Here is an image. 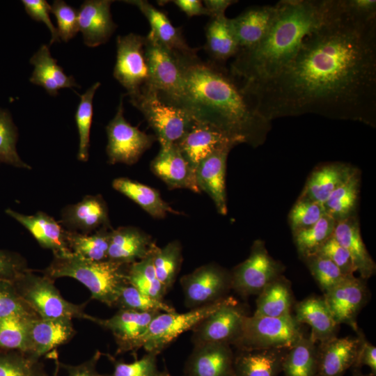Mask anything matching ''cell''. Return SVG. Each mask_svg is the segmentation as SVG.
<instances>
[{"instance_id": "6da1fadb", "label": "cell", "mask_w": 376, "mask_h": 376, "mask_svg": "<svg viewBox=\"0 0 376 376\" xmlns=\"http://www.w3.org/2000/svg\"><path fill=\"white\" fill-rule=\"evenodd\" d=\"M267 120L316 113L373 124L376 116V17L331 0L324 22L274 76L240 83Z\"/></svg>"}, {"instance_id": "7a4b0ae2", "label": "cell", "mask_w": 376, "mask_h": 376, "mask_svg": "<svg viewBox=\"0 0 376 376\" xmlns=\"http://www.w3.org/2000/svg\"><path fill=\"white\" fill-rule=\"evenodd\" d=\"M177 57L183 81L179 107L240 143H256L269 121L252 107L237 79L220 64Z\"/></svg>"}, {"instance_id": "3957f363", "label": "cell", "mask_w": 376, "mask_h": 376, "mask_svg": "<svg viewBox=\"0 0 376 376\" xmlns=\"http://www.w3.org/2000/svg\"><path fill=\"white\" fill-rule=\"evenodd\" d=\"M331 0H282L275 4L272 24L263 40L240 49L229 72L241 83L267 79L296 54L304 38L325 19Z\"/></svg>"}, {"instance_id": "277c9868", "label": "cell", "mask_w": 376, "mask_h": 376, "mask_svg": "<svg viewBox=\"0 0 376 376\" xmlns=\"http://www.w3.org/2000/svg\"><path fill=\"white\" fill-rule=\"evenodd\" d=\"M129 265L109 260L90 261L70 254L54 257L45 273L52 279H75L88 289L93 299L112 306H116L123 286L129 283Z\"/></svg>"}, {"instance_id": "5b68a950", "label": "cell", "mask_w": 376, "mask_h": 376, "mask_svg": "<svg viewBox=\"0 0 376 376\" xmlns=\"http://www.w3.org/2000/svg\"><path fill=\"white\" fill-rule=\"evenodd\" d=\"M13 283L22 299L40 318H83L91 320L83 305L65 300L54 286L52 279L35 274L26 269Z\"/></svg>"}, {"instance_id": "8992f818", "label": "cell", "mask_w": 376, "mask_h": 376, "mask_svg": "<svg viewBox=\"0 0 376 376\" xmlns=\"http://www.w3.org/2000/svg\"><path fill=\"white\" fill-rule=\"evenodd\" d=\"M130 102L143 113L160 146L176 144L195 120L186 109L164 102L147 86Z\"/></svg>"}, {"instance_id": "52a82bcc", "label": "cell", "mask_w": 376, "mask_h": 376, "mask_svg": "<svg viewBox=\"0 0 376 376\" xmlns=\"http://www.w3.org/2000/svg\"><path fill=\"white\" fill-rule=\"evenodd\" d=\"M226 297L186 313H159L151 320L146 331L128 346L127 352H135L143 347L147 352H153L159 354L180 335L193 329L217 310Z\"/></svg>"}, {"instance_id": "ba28073f", "label": "cell", "mask_w": 376, "mask_h": 376, "mask_svg": "<svg viewBox=\"0 0 376 376\" xmlns=\"http://www.w3.org/2000/svg\"><path fill=\"white\" fill-rule=\"evenodd\" d=\"M301 324L292 315L283 317L246 316L238 339V350L290 348L304 336Z\"/></svg>"}, {"instance_id": "9c48e42d", "label": "cell", "mask_w": 376, "mask_h": 376, "mask_svg": "<svg viewBox=\"0 0 376 376\" xmlns=\"http://www.w3.org/2000/svg\"><path fill=\"white\" fill-rule=\"evenodd\" d=\"M145 53L149 70L147 86L156 91L164 102L179 107L183 81L177 56L150 33L145 37Z\"/></svg>"}, {"instance_id": "30bf717a", "label": "cell", "mask_w": 376, "mask_h": 376, "mask_svg": "<svg viewBox=\"0 0 376 376\" xmlns=\"http://www.w3.org/2000/svg\"><path fill=\"white\" fill-rule=\"evenodd\" d=\"M123 95H121L115 116L106 127L107 154L111 164L132 165L151 147L156 137L132 126L125 118Z\"/></svg>"}, {"instance_id": "8fae6325", "label": "cell", "mask_w": 376, "mask_h": 376, "mask_svg": "<svg viewBox=\"0 0 376 376\" xmlns=\"http://www.w3.org/2000/svg\"><path fill=\"white\" fill-rule=\"evenodd\" d=\"M113 77L126 89L130 98L139 94L148 85L145 37L133 33L117 37Z\"/></svg>"}, {"instance_id": "7c38bea8", "label": "cell", "mask_w": 376, "mask_h": 376, "mask_svg": "<svg viewBox=\"0 0 376 376\" xmlns=\"http://www.w3.org/2000/svg\"><path fill=\"white\" fill-rule=\"evenodd\" d=\"M282 271L283 267L269 255L264 243L257 240L249 256L230 274L231 288L243 297L258 295Z\"/></svg>"}, {"instance_id": "4fadbf2b", "label": "cell", "mask_w": 376, "mask_h": 376, "mask_svg": "<svg viewBox=\"0 0 376 376\" xmlns=\"http://www.w3.org/2000/svg\"><path fill=\"white\" fill-rule=\"evenodd\" d=\"M246 316L247 312L245 306L233 297H227L217 310L192 329L194 345L210 343L233 345L240 335Z\"/></svg>"}, {"instance_id": "5bb4252c", "label": "cell", "mask_w": 376, "mask_h": 376, "mask_svg": "<svg viewBox=\"0 0 376 376\" xmlns=\"http://www.w3.org/2000/svg\"><path fill=\"white\" fill-rule=\"evenodd\" d=\"M185 304L195 308L226 297L231 289L230 274L214 264L196 268L180 279Z\"/></svg>"}, {"instance_id": "9a60e30c", "label": "cell", "mask_w": 376, "mask_h": 376, "mask_svg": "<svg viewBox=\"0 0 376 376\" xmlns=\"http://www.w3.org/2000/svg\"><path fill=\"white\" fill-rule=\"evenodd\" d=\"M240 142L210 125L194 120L189 130L175 144L185 158L196 169L212 154L231 149Z\"/></svg>"}, {"instance_id": "2e32d148", "label": "cell", "mask_w": 376, "mask_h": 376, "mask_svg": "<svg viewBox=\"0 0 376 376\" xmlns=\"http://www.w3.org/2000/svg\"><path fill=\"white\" fill-rule=\"evenodd\" d=\"M323 297L336 323L346 324L358 332L357 318L368 300L363 279L349 276L324 292Z\"/></svg>"}, {"instance_id": "e0dca14e", "label": "cell", "mask_w": 376, "mask_h": 376, "mask_svg": "<svg viewBox=\"0 0 376 376\" xmlns=\"http://www.w3.org/2000/svg\"><path fill=\"white\" fill-rule=\"evenodd\" d=\"M358 333V336H336L318 344L315 376H343L354 366L365 338Z\"/></svg>"}, {"instance_id": "ac0fdd59", "label": "cell", "mask_w": 376, "mask_h": 376, "mask_svg": "<svg viewBox=\"0 0 376 376\" xmlns=\"http://www.w3.org/2000/svg\"><path fill=\"white\" fill-rule=\"evenodd\" d=\"M150 169L169 189H187L201 193L196 182V169L175 144L160 146L157 155L150 163Z\"/></svg>"}, {"instance_id": "d6986e66", "label": "cell", "mask_w": 376, "mask_h": 376, "mask_svg": "<svg viewBox=\"0 0 376 376\" xmlns=\"http://www.w3.org/2000/svg\"><path fill=\"white\" fill-rule=\"evenodd\" d=\"M61 225L70 232L91 234L102 228H111L108 208L100 195H88L61 211Z\"/></svg>"}, {"instance_id": "ffe728a7", "label": "cell", "mask_w": 376, "mask_h": 376, "mask_svg": "<svg viewBox=\"0 0 376 376\" xmlns=\"http://www.w3.org/2000/svg\"><path fill=\"white\" fill-rule=\"evenodd\" d=\"M230 345L210 343L194 345L185 363V376H234Z\"/></svg>"}, {"instance_id": "44dd1931", "label": "cell", "mask_w": 376, "mask_h": 376, "mask_svg": "<svg viewBox=\"0 0 376 376\" xmlns=\"http://www.w3.org/2000/svg\"><path fill=\"white\" fill-rule=\"evenodd\" d=\"M110 0H86L78 10L79 31L83 35L84 44L95 47L107 42L117 24L111 14Z\"/></svg>"}, {"instance_id": "7402d4cb", "label": "cell", "mask_w": 376, "mask_h": 376, "mask_svg": "<svg viewBox=\"0 0 376 376\" xmlns=\"http://www.w3.org/2000/svg\"><path fill=\"white\" fill-rule=\"evenodd\" d=\"M6 213L22 225L43 248L51 250L54 257L71 254L65 239V230L60 223L43 212L26 215L10 208Z\"/></svg>"}, {"instance_id": "603a6c76", "label": "cell", "mask_w": 376, "mask_h": 376, "mask_svg": "<svg viewBox=\"0 0 376 376\" xmlns=\"http://www.w3.org/2000/svg\"><path fill=\"white\" fill-rule=\"evenodd\" d=\"M137 7L148 19L151 33L164 47L173 54L182 57L194 58L198 49L192 48L185 40L182 31L175 27L162 11L158 10L147 1H125Z\"/></svg>"}, {"instance_id": "cb8c5ba5", "label": "cell", "mask_w": 376, "mask_h": 376, "mask_svg": "<svg viewBox=\"0 0 376 376\" xmlns=\"http://www.w3.org/2000/svg\"><path fill=\"white\" fill-rule=\"evenodd\" d=\"M70 319L33 318L30 321L26 355L38 359L67 342L74 334Z\"/></svg>"}, {"instance_id": "d4e9b609", "label": "cell", "mask_w": 376, "mask_h": 376, "mask_svg": "<svg viewBox=\"0 0 376 376\" xmlns=\"http://www.w3.org/2000/svg\"><path fill=\"white\" fill-rule=\"evenodd\" d=\"M156 244L139 228L123 226L110 233L107 260L130 265L149 255Z\"/></svg>"}, {"instance_id": "484cf974", "label": "cell", "mask_w": 376, "mask_h": 376, "mask_svg": "<svg viewBox=\"0 0 376 376\" xmlns=\"http://www.w3.org/2000/svg\"><path fill=\"white\" fill-rule=\"evenodd\" d=\"M159 313L120 309L109 319L92 317L91 321L111 331L118 346V353H122L127 352L128 346L146 331Z\"/></svg>"}, {"instance_id": "4316f807", "label": "cell", "mask_w": 376, "mask_h": 376, "mask_svg": "<svg viewBox=\"0 0 376 376\" xmlns=\"http://www.w3.org/2000/svg\"><path fill=\"white\" fill-rule=\"evenodd\" d=\"M230 149L216 152L203 159L196 167V177L199 189L205 191L214 201L217 211L227 213L225 173Z\"/></svg>"}, {"instance_id": "83f0119b", "label": "cell", "mask_w": 376, "mask_h": 376, "mask_svg": "<svg viewBox=\"0 0 376 376\" xmlns=\"http://www.w3.org/2000/svg\"><path fill=\"white\" fill-rule=\"evenodd\" d=\"M275 10V5L255 6L230 19L240 49L252 48L263 40L272 24Z\"/></svg>"}, {"instance_id": "f1b7e54d", "label": "cell", "mask_w": 376, "mask_h": 376, "mask_svg": "<svg viewBox=\"0 0 376 376\" xmlns=\"http://www.w3.org/2000/svg\"><path fill=\"white\" fill-rule=\"evenodd\" d=\"M295 318L311 329L310 337L318 344L336 337L339 324L335 321L323 297H310L298 302Z\"/></svg>"}, {"instance_id": "f546056e", "label": "cell", "mask_w": 376, "mask_h": 376, "mask_svg": "<svg viewBox=\"0 0 376 376\" xmlns=\"http://www.w3.org/2000/svg\"><path fill=\"white\" fill-rule=\"evenodd\" d=\"M333 236L349 253L356 272L362 279L375 272V264L362 240L359 223L354 216L336 221Z\"/></svg>"}, {"instance_id": "4dcf8cb0", "label": "cell", "mask_w": 376, "mask_h": 376, "mask_svg": "<svg viewBox=\"0 0 376 376\" xmlns=\"http://www.w3.org/2000/svg\"><path fill=\"white\" fill-rule=\"evenodd\" d=\"M288 349L238 350L234 357V376H278Z\"/></svg>"}, {"instance_id": "1f68e13d", "label": "cell", "mask_w": 376, "mask_h": 376, "mask_svg": "<svg viewBox=\"0 0 376 376\" xmlns=\"http://www.w3.org/2000/svg\"><path fill=\"white\" fill-rule=\"evenodd\" d=\"M30 63L34 66L30 82L42 87L50 95H56L61 88H80L74 77L68 76L57 64L51 55L49 45H42L31 57Z\"/></svg>"}, {"instance_id": "d6a6232c", "label": "cell", "mask_w": 376, "mask_h": 376, "mask_svg": "<svg viewBox=\"0 0 376 376\" xmlns=\"http://www.w3.org/2000/svg\"><path fill=\"white\" fill-rule=\"evenodd\" d=\"M355 170L350 166L341 163L322 165L312 172L301 196L323 205L331 194Z\"/></svg>"}, {"instance_id": "836d02e7", "label": "cell", "mask_w": 376, "mask_h": 376, "mask_svg": "<svg viewBox=\"0 0 376 376\" xmlns=\"http://www.w3.org/2000/svg\"><path fill=\"white\" fill-rule=\"evenodd\" d=\"M114 189L125 195L154 218H164L168 213L180 214L164 201L155 189L127 178L112 182Z\"/></svg>"}, {"instance_id": "e575fe53", "label": "cell", "mask_w": 376, "mask_h": 376, "mask_svg": "<svg viewBox=\"0 0 376 376\" xmlns=\"http://www.w3.org/2000/svg\"><path fill=\"white\" fill-rule=\"evenodd\" d=\"M205 49L217 64L221 65L235 57L240 50L230 19L226 15L211 17L205 27Z\"/></svg>"}, {"instance_id": "d590c367", "label": "cell", "mask_w": 376, "mask_h": 376, "mask_svg": "<svg viewBox=\"0 0 376 376\" xmlns=\"http://www.w3.org/2000/svg\"><path fill=\"white\" fill-rule=\"evenodd\" d=\"M253 315L283 317L292 315L293 304L290 283L281 275L269 282L258 295Z\"/></svg>"}, {"instance_id": "8d00e7d4", "label": "cell", "mask_w": 376, "mask_h": 376, "mask_svg": "<svg viewBox=\"0 0 376 376\" xmlns=\"http://www.w3.org/2000/svg\"><path fill=\"white\" fill-rule=\"evenodd\" d=\"M111 228L94 233L83 234L65 230V239L71 254L90 261L107 260Z\"/></svg>"}, {"instance_id": "74e56055", "label": "cell", "mask_w": 376, "mask_h": 376, "mask_svg": "<svg viewBox=\"0 0 376 376\" xmlns=\"http://www.w3.org/2000/svg\"><path fill=\"white\" fill-rule=\"evenodd\" d=\"M317 347L310 336L301 337L287 351L282 365L285 376H315Z\"/></svg>"}, {"instance_id": "f35d334b", "label": "cell", "mask_w": 376, "mask_h": 376, "mask_svg": "<svg viewBox=\"0 0 376 376\" xmlns=\"http://www.w3.org/2000/svg\"><path fill=\"white\" fill-rule=\"evenodd\" d=\"M359 176L357 170L324 203L325 213L336 221L352 216L358 200Z\"/></svg>"}, {"instance_id": "ab89813d", "label": "cell", "mask_w": 376, "mask_h": 376, "mask_svg": "<svg viewBox=\"0 0 376 376\" xmlns=\"http://www.w3.org/2000/svg\"><path fill=\"white\" fill-rule=\"evenodd\" d=\"M38 316L11 314L0 319V348L17 351L26 355L28 352L30 321Z\"/></svg>"}, {"instance_id": "60d3db41", "label": "cell", "mask_w": 376, "mask_h": 376, "mask_svg": "<svg viewBox=\"0 0 376 376\" xmlns=\"http://www.w3.org/2000/svg\"><path fill=\"white\" fill-rule=\"evenodd\" d=\"M336 220L327 214L312 226L293 233L297 251L304 259L315 254L333 235Z\"/></svg>"}, {"instance_id": "b9f144b4", "label": "cell", "mask_w": 376, "mask_h": 376, "mask_svg": "<svg viewBox=\"0 0 376 376\" xmlns=\"http://www.w3.org/2000/svg\"><path fill=\"white\" fill-rule=\"evenodd\" d=\"M152 254L157 277L168 291L175 282L182 263L181 244L175 240L162 248L155 245Z\"/></svg>"}, {"instance_id": "7bdbcfd3", "label": "cell", "mask_w": 376, "mask_h": 376, "mask_svg": "<svg viewBox=\"0 0 376 376\" xmlns=\"http://www.w3.org/2000/svg\"><path fill=\"white\" fill-rule=\"evenodd\" d=\"M152 253V251L144 258L128 266L127 281L142 293L156 299L162 300L167 291L157 277Z\"/></svg>"}, {"instance_id": "ee69618b", "label": "cell", "mask_w": 376, "mask_h": 376, "mask_svg": "<svg viewBox=\"0 0 376 376\" xmlns=\"http://www.w3.org/2000/svg\"><path fill=\"white\" fill-rule=\"evenodd\" d=\"M100 86V82L95 83L80 96L75 116L79 140L77 159L81 162H86L88 159L90 132L93 115V100Z\"/></svg>"}, {"instance_id": "f6af8a7d", "label": "cell", "mask_w": 376, "mask_h": 376, "mask_svg": "<svg viewBox=\"0 0 376 376\" xmlns=\"http://www.w3.org/2000/svg\"><path fill=\"white\" fill-rule=\"evenodd\" d=\"M17 128L10 113L0 109V164L31 169V167L21 159L17 151Z\"/></svg>"}, {"instance_id": "bcb514c9", "label": "cell", "mask_w": 376, "mask_h": 376, "mask_svg": "<svg viewBox=\"0 0 376 376\" xmlns=\"http://www.w3.org/2000/svg\"><path fill=\"white\" fill-rule=\"evenodd\" d=\"M116 306L138 312H175L171 305L142 293L130 283L122 288Z\"/></svg>"}, {"instance_id": "7dc6e473", "label": "cell", "mask_w": 376, "mask_h": 376, "mask_svg": "<svg viewBox=\"0 0 376 376\" xmlns=\"http://www.w3.org/2000/svg\"><path fill=\"white\" fill-rule=\"evenodd\" d=\"M0 376H47L38 359L17 351L0 352Z\"/></svg>"}, {"instance_id": "c3c4849f", "label": "cell", "mask_w": 376, "mask_h": 376, "mask_svg": "<svg viewBox=\"0 0 376 376\" xmlns=\"http://www.w3.org/2000/svg\"><path fill=\"white\" fill-rule=\"evenodd\" d=\"M304 260L324 293L351 276L343 274L331 260L320 253L313 254Z\"/></svg>"}, {"instance_id": "681fc988", "label": "cell", "mask_w": 376, "mask_h": 376, "mask_svg": "<svg viewBox=\"0 0 376 376\" xmlns=\"http://www.w3.org/2000/svg\"><path fill=\"white\" fill-rule=\"evenodd\" d=\"M324 214L323 205L308 198L300 196L289 214V222L292 232L312 226Z\"/></svg>"}, {"instance_id": "f907efd6", "label": "cell", "mask_w": 376, "mask_h": 376, "mask_svg": "<svg viewBox=\"0 0 376 376\" xmlns=\"http://www.w3.org/2000/svg\"><path fill=\"white\" fill-rule=\"evenodd\" d=\"M157 355L156 352H148L132 363L116 361L108 356L113 364V371L107 376H158L160 371L157 366Z\"/></svg>"}, {"instance_id": "816d5d0a", "label": "cell", "mask_w": 376, "mask_h": 376, "mask_svg": "<svg viewBox=\"0 0 376 376\" xmlns=\"http://www.w3.org/2000/svg\"><path fill=\"white\" fill-rule=\"evenodd\" d=\"M57 22V31L60 40L67 42L79 31L78 11L62 0H55L51 6Z\"/></svg>"}, {"instance_id": "f5cc1de1", "label": "cell", "mask_w": 376, "mask_h": 376, "mask_svg": "<svg viewBox=\"0 0 376 376\" xmlns=\"http://www.w3.org/2000/svg\"><path fill=\"white\" fill-rule=\"evenodd\" d=\"M15 313L38 316L22 299L12 281L0 279V319Z\"/></svg>"}, {"instance_id": "db71d44e", "label": "cell", "mask_w": 376, "mask_h": 376, "mask_svg": "<svg viewBox=\"0 0 376 376\" xmlns=\"http://www.w3.org/2000/svg\"><path fill=\"white\" fill-rule=\"evenodd\" d=\"M331 260L346 276H352L355 272L352 259L347 251L341 246L332 235L318 251Z\"/></svg>"}, {"instance_id": "11a10c76", "label": "cell", "mask_w": 376, "mask_h": 376, "mask_svg": "<svg viewBox=\"0 0 376 376\" xmlns=\"http://www.w3.org/2000/svg\"><path fill=\"white\" fill-rule=\"evenodd\" d=\"M26 13L34 20L43 22L49 29L52 38L49 45L60 42L57 29L51 21V6L45 0H22Z\"/></svg>"}, {"instance_id": "9f6ffc18", "label": "cell", "mask_w": 376, "mask_h": 376, "mask_svg": "<svg viewBox=\"0 0 376 376\" xmlns=\"http://www.w3.org/2000/svg\"><path fill=\"white\" fill-rule=\"evenodd\" d=\"M26 269V262L20 255L0 249V279L13 282Z\"/></svg>"}, {"instance_id": "6f0895ef", "label": "cell", "mask_w": 376, "mask_h": 376, "mask_svg": "<svg viewBox=\"0 0 376 376\" xmlns=\"http://www.w3.org/2000/svg\"><path fill=\"white\" fill-rule=\"evenodd\" d=\"M101 357L100 351H96L93 356L86 361L79 365L61 364L67 371V376H107L100 374L97 369V363Z\"/></svg>"}, {"instance_id": "680465c9", "label": "cell", "mask_w": 376, "mask_h": 376, "mask_svg": "<svg viewBox=\"0 0 376 376\" xmlns=\"http://www.w3.org/2000/svg\"><path fill=\"white\" fill-rule=\"evenodd\" d=\"M368 366L370 368V374L375 376L376 374V348L364 338L357 361L352 367L361 368Z\"/></svg>"}, {"instance_id": "91938a15", "label": "cell", "mask_w": 376, "mask_h": 376, "mask_svg": "<svg viewBox=\"0 0 376 376\" xmlns=\"http://www.w3.org/2000/svg\"><path fill=\"white\" fill-rule=\"evenodd\" d=\"M172 2L189 17L203 15H209L207 10L201 1L175 0Z\"/></svg>"}, {"instance_id": "94428289", "label": "cell", "mask_w": 376, "mask_h": 376, "mask_svg": "<svg viewBox=\"0 0 376 376\" xmlns=\"http://www.w3.org/2000/svg\"><path fill=\"white\" fill-rule=\"evenodd\" d=\"M205 7L209 13L210 17L225 15L228 7L237 1L233 0H205L203 1Z\"/></svg>"}, {"instance_id": "6125c7cd", "label": "cell", "mask_w": 376, "mask_h": 376, "mask_svg": "<svg viewBox=\"0 0 376 376\" xmlns=\"http://www.w3.org/2000/svg\"><path fill=\"white\" fill-rule=\"evenodd\" d=\"M352 376H373L370 374H363L361 373V368L357 367H352Z\"/></svg>"}, {"instance_id": "be15d7a7", "label": "cell", "mask_w": 376, "mask_h": 376, "mask_svg": "<svg viewBox=\"0 0 376 376\" xmlns=\"http://www.w3.org/2000/svg\"><path fill=\"white\" fill-rule=\"evenodd\" d=\"M158 376H173V375H170L167 370H164V371L159 372Z\"/></svg>"}]
</instances>
